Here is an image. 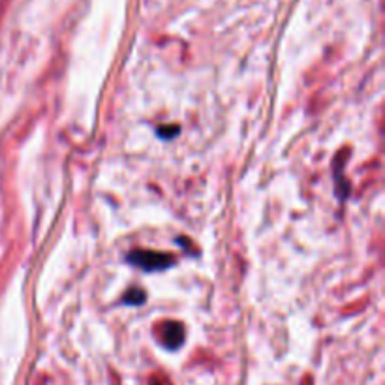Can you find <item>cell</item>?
<instances>
[{"mask_svg": "<svg viewBox=\"0 0 385 385\" xmlns=\"http://www.w3.org/2000/svg\"><path fill=\"white\" fill-rule=\"evenodd\" d=\"M130 261L133 265H138L145 270H156V269H166L167 265L173 263L171 256L167 254H158V252H143V250H138L130 256Z\"/></svg>", "mask_w": 385, "mask_h": 385, "instance_id": "6da1fadb", "label": "cell"}, {"mask_svg": "<svg viewBox=\"0 0 385 385\" xmlns=\"http://www.w3.org/2000/svg\"><path fill=\"white\" fill-rule=\"evenodd\" d=\"M156 385H158V384H156ZM160 385H162V384H160Z\"/></svg>", "mask_w": 385, "mask_h": 385, "instance_id": "3957f363", "label": "cell"}, {"mask_svg": "<svg viewBox=\"0 0 385 385\" xmlns=\"http://www.w3.org/2000/svg\"><path fill=\"white\" fill-rule=\"evenodd\" d=\"M183 327L181 325H175V323H167L164 333H162V340L167 348H177L181 342H183Z\"/></svg>", "mask_w": 385, "mask_h": 385, "instance_id": "7a4b0ae2", "label": "cell"}]
</instances>
